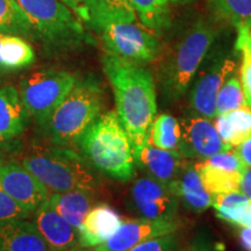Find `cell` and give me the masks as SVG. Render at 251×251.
Segmentation results:
<instances>
[{
    "label": "cell",
    "instance_id": "obj_30",
    "mask_svg": "<svg viewBox=\"0 0 251 251\" xmlns=\"http://www.w3.org/2000/svg\"><path fill=\"white\" fill-rule=\"evenodd\" d=\"M246 103L242 84L237 76L231 74L220 89L215 102V117L234 111Z\"/></svg>",
    "mask_w": 251,
    "mask_h": 251
},
{
    "label": "cell",
    "instance_id": "obj_15",
    "mask_svg": "<svg viewBox=\"0 0 251 251\" xmlns=\"http://www.w3.org/2000/svg\"><path fill=\"white\" fill-rule=\"evenodd\" d=\"M124 222L121 215L107 203H97L81 222L79 231V246L94 249L112 237Z\"/></svg>",
    "mask_w": 251,
    "mask_h": 251
},
{
    "label": "cell",
    "instance_id": "obj_32",
    "mask_svg": "<svg viewBox=\"0 0 251 251\" xmlns=\"http://www.w3.org/2000/svg\"><path fill=\"white\" fill-rule=\"evenodd\" d=\"M177 247L178 237L176 231H174L144 241L128 251H176Z\"/></svg>",
    "mask_w": 251,
    "mask_h": 251
},
{
    "label": "cell",
    "instance_id": "obj_26",
    "mask_svg": "<svg viewBox=\"0 0 251 251\" xmlns=\"http://www.w3.org/2000/svg\"><path fill=\"white\" fill-rule=\"evenodd\" d=\"M149 142L161 149L179 152L181 155L180 122L170 114L156 115L150 128Z\"/></svg>",
    "mask_w": 251,
    "mask_h": 251
},
{
    "label": "cell",
    "instance_id": "obj_13",
    "mask_svg": "<svg viewBox=\"0 0 251 251\" xmlns=\"http://www.w3.org/2000/svg\"><path fill=\"white\" fill-rule=\"evenodd\" d=\"M179 227L177 219H135L122 222L118 231L93 251H128L137 244L174 233Z\"/></svg>",
    "mask_w": 251,
    "mask_h": 251
},
{
    "label": "cell",
    "instance_id": "obj_23",
    "mask_svg": "<svg viewBox=\"0 0 251 251\" xmlns=\"http://www.w3.org/2000/svg\"><path fill=\"white\" fill-rule=\"evenodd\" d=\"M194 168L212 197L240 191L242 172L229 171L215 168L206 161L194 163Z\"/></svg>",
    "mask_w": 251,
    "mask_h": 251
},
{
    "label": "cell",
    "instance_id": "obj_19",
    "mask_svg": "<svg viewBox=\"0 0 251 251\" xmlns=\"http://www.w3.org/2000/svg\"><path fill=\"white\" fill-rule=\"evenodd\" d=\"M169 187L191 211L203 212L213 206L212 194L207 191L192 163L185 162L180 175Z\"/></svg>",
    "mask_w": 251,
    "mask_h": 251
},
{
    "label": "cell",
    "instance_id": "obj_5",
    "mask_svg": "<svg viewBox=\"0 0 251 251\" xmlns=\"http://www.w3.org/2000/svg\"><path fill=\"white\" fill-rule=\"evenodd\" d=\"M29 21L34 41L49 51H67L85 42L81 20L61 0H17Z\"/></svg>",
    "mask_w": 251,
    "mask_h": 251
},
{
    "label": "cell",
    "instance_id": "obj_24",
    "mask_svg": "<svg viewBox=\"0 0 251 251\" xmlns=\"http://www.w3.org/2000/svg\"><path fill=\"white\" fill-rule=\"evenodd\" d=\"M178 0H130L141 24L152 33H162L170 24V8Z\"/></svg>",
    "mask_w": 251,
    "mask_h": 251
},
{
    "label": "cell",
    "instance_id": "obj_39",
    "mask_svg": "<svg viewBox=\"0 0 251 251\" xmlns=\"http://www.w3.org/2000/svg\"><path fill=\"white\" fill-rule=\"evenodd\" d=\"M246 226H251V199H250V203L249 207H248L247 214L244 216L242 222H241L240 227H246Z\"/></svg>",
    "mask_w": 251,
    "mask_h": 251
},
{
    "label": "cell",
    "instance_id": "obj_38",
    "mask_svg": "<svg viewBox=\"0 0 251 251\" xmlns=\"http://www.w3.org/2000/svg\"><path fill=\"white\" fill-rule=\"evenodd\" d=\"M240 242L247 251H251V226H246L240 229L238 233Z\"/></svg>",
    "mask_w": 251,
    "mask_h": 251
},
{
    "label": "cell",
    "instance_id": "obj_18",
    "mask_svg": "<svg viewBox=\"0 0 251 251\" xmlns=\"http://www.w3.org/2000/svg\"><path fill=\"white\" fill-rule=\"evenodd\" d=\"M30 117L20 98L19 91L12 85L0 89V143H7L24 134Z\"/></svg>",
    "mask_w": 251,
    "mask_h": 251
},
{
    "label": "cell",
    "instance_id": "obj_9",
    "mask_svg": "<svg viewBox=\"0 0 251 251\" xmlns=\"http://www.w3.org/2000/svg\"><path fill=\"white\" fill-rule=\"evenodd\" d=\"M0 188L31 215L51 193L20 162L4 158H0Z\"/></svg>",
    "mask_w": 251,
    "mask_h": 251
},
{
    "label": "cell",
    "instance_id": "obj_27",
    "mask_svg": "<svg viewBox=\"0 0 251 251\" xmlns=\"http://www.w3.org/2000/svg\"><path fill=\"white\" fill-rule=\"evenodd\" d=\"M0 33L34 40L29 21L17 0H0Z\"/></svg>",
    "mask_w": 251,
    "mask_h": 251
},
{
    "label": "cell",
    "instance_id": "obj_17",
    "mask_svg": "<svg viewBox=\"0 0 251 251\" xmlns=\"http://www.w3.org/2000/svg\"><path fill=\"white\" fill-rule=\"evenodd\" d=\"M0 251H51L34 222L27 219L0 221Z\"/></svg>",
    "mask_w": 251,
    "mask_h": 251
},
{
    "label": "cell",
    "instance_id": "obj_7",
    "mask_svg": "<svg viewBox=\"0 0 251 251\" xmlns=\"http://www.w3.org/2000/svg\"><path fill=\"white\" fill-rule=\"evenodd\" d=\"M76 80L77 78L70 72L56 69L36 70L21 80L20 98L30 119L40 129L47 125Z\"/></svg>",
    "mask_w": 251,
    "mask_h": 251
},
{
    "label": "cell",
    "instance_id": "obj_12",
    "mask_svg": "<svg viewBox=\"0 0 251 251\" xmlns=\"http://www.w3.org/2000/svg\"><path fill=\"white\" fill-rule=\"evenodd\" d=\"M235 65L229 57L216 58L197 77L190 94V105L197 115L214 120L216 97L226 79L234 72Z\"/></svg>",
    "mask_w": 251,
    "mask_h": 251
},
{
    "label": "cell",
    "instance_id": "obj_11",
    "mask_svg": "<svg viewBox=\"0 0 251 251\" xmlns=\"http://www.w3.org/2000/svg\"><path fill=\"white\" fill-rule=\"evenodd\" d=\"M131 205L141 218L176 219L178 198L168 185L150 177L140 178L131 187Z\"/></svg>",
    "mask_w": 251,
    "mask_h": 251
},
{
    "label": "cell",
    "instance_id": "obj_6",
    "mask_svg": "<svg viewBox=\"0 0 251 251\" xmlns=\"http://www.w3.org/2000/svg\"><path fill=\"white\" fill-rule=\"evenodd\" d=\"M216 37V30L206 21H198L171 50L162 67L161 80L165 97L179 100L194 79Z\"/></svg>",
    "mask_w": 251,
    "mask_h": 251
},
{
    "label": "cell",
    "instance_id": "obj_28",
    "mask_svg": "<svg viewBox=\"0 0 251 251\" xmlns=\"http://www.w3.org/2000/svg\"><path fill=\"white\" fill-rule=\"evenodd\" d=\"M250 199L241 191L218 194L213 197V208L216 211L219 219L229 224L241 226V222L247 214Z\"/></svg>",
    "mask_w": 251,
    "mask_h": 251
},
{
    "label": "cell",
    "instance_id": "obj_16",
    "mask_svg": "<svg viewBox=\"0 0 251 251\" xmlns=\"http://www.w3.org/2000/svg\"><path fill=\"white\" fill-rule=\"evenodd\" d=\"M135 163L148 174V177L170 186L183 170L185 158L179 152L161 149L148 141L135 157Z\"/></svg>",
    "mask_w": 251,
    "mask_h": 251
},
{
    "label": "cell",
    "instance_id": "obj_4",
    "mask_svg": "<svg viewBox=\"0 0 251 251\" xmlns=\"http://www.w3.org/2000/svg\"><path fill=\"white\" fill-rule=\"evenodd\" d=\"M102 108L103 94L98 81L92 77L77 78L41 131L47 142L75 148L81 135L102 114Z\"/></svg>",
    "mask_w": 251,
    "mask_h": 251
},
{
    "label": "cell",
    "instance_id": "obj_31",
    "mask_svg": "<svg viewBox=\"0 0 251 251\" xmlns=\"http://www.w3.org/2000/svg\"><path fill=\"white\" fill-rule=\"evenodd\" d=\"M236 49L242 55L241 64V84L246 97V102L251 107V30L238 29Z\"/></svg>",
    "mask_w": 251,
    "mask_h": 251
},
{
    "label": "cell",
    "instance_id": "obj_35",
    "mask_svg": "<svg viewBox=\"0 0 251 251\" xmlns=\"http://www.w3.org/2000/svg\"><path fill=\"white\" fill-rule=\"evenodd\" d=\"M61 1L64 5H67L81 21H85L89 24L90 15L89 11H87L86 0H61Z\"/></svg>",
    "mask_w": 251,
    "mask_h": 251
},
{
    "label": "cell",
    "instance_id": "obj_10",
    "mask_svg": "<svg viewBox=\"0 0 251 251\" xmlns=\"http://www.w3.org/2000/svg\"><path fill=\"white\" fill-rule=\"evenodd\" d=\"M181 156L185 159H203L231 149L219 136L212 120L200 115H188L180 120Z\"/></svg>",
    "mask_w": 251,
    "mask_h": 251
},
{
    "label": "cell",
    "instance_id": "obj_20",
    "mask_svg": "<svg viewBox=\"0 0 251 251\" xmlns=\"http://www.w3.org/2000/svg\"><path fill=\"white\" fill-rule=\"evenodd\" d=\"M94 191L77 188L67 192H51L48 201L58 214L78 229L94 206Z\"/></svg>",
    "mask_w": 251,
    "mask_h": 251
},
{
    "label": "cell",
    "instance_id": "obj_3",
    "mask_svg": "<svg viewBox=\"0 0 251 251\" xmlns=\"http://www.w3.org/2000/svg\"><path fill=\"white\" fill-rule=\"evenodd\" d=\"M20 163L48 188L50 192L96 191L98 179L92 166L74 148L50 142L33 143Z\"/></svg>",
    "mask_w": 251,
    "mask_h": 251
},
{
    "label": "cell",
    "instance_id": "obj_36",
    "mask_svg": "<svg viewBox=\"0 0 251 251\" xmlns=\"http://www.w3.org/2000/svg\"><path fill=\"white\" fill-rule=\"evenodd\" d=\"M236 152L241 157L246 166H251V136L237 146Z\"/></svg>",
    "mask_w": 251,
    "mask_h": 251
},
{
    "label": "cell",
    "instance_id": "obj_41",
    "mask_svg": "<svg viewBox=\"0 0 251 251\" xmlns=\"http://www.w3.org/2000/svg\"><path fill=\"white\" fill-rule=\"evenodd\" d=\"M67 251H93V250L92 249H87V248H83L80 246H77V247L72 248V249L67 250Z\"/></svg>",
    "mask_w": 251,
    "mask_h": 251
},
{
    "label": "cell",
    "instance_id": "obj_22",
    "mask_svg": "<svg viewBox=\"0 0 251 251\" xmlns=\"http://www.w3.org/2000/svg\"><path fill=\"white\" fill-rule=\"evenodd\" d=\"M89 24L94 29L109 23H135V13L130 0H86Z\"/></svg>",
    "mask_w": 251,
    "mask_h": 251
},
{
    "label": "cell",
    "instance_id": "obj_21",
    "mask_svg": "<svg viewBox=\"0 0 251 251\" xmlns=\"http://www.w3.org/2000/svg\"><path fill=\"white\" fill-rule=\"evenodd\" d=\"M214 127L219 136L228 146H240L251 136V107L247 105L215 117Z\"/></svg>",
    "mask_w": 251,
    "mask_h": 251
},
{
    "label": "cell",
    "instance_id": "obj_37",
    "mask_svg": "<svg viewBox=\"0 0 251 251\" xmlns=\"http://www.w3.org/2000/svg\"><path fill=\"white\" fill-rule=\"evenodd\" d=\"M240 191L251 199V166H247L242 172V179H241Z\"/></svg>",
    "mask_w": 251,
    "mask_h": 251
},
{
    "label": "cell",
    "instance_id": "obj_40",
    "mask_svg": "<svg viewBox=\"0 0 251 251\" xmlns=\"http://www.w3.org/2000/svg\"><path fill=\"white\" fill-rule=\"evenodd\" d=\"M2 36H4V34L0 33V43H1V39ZM5 74H7V71H6V69L4 67V64H2V61H1V57H0V79H1V77L4 76Z\"/></svg>",
    "mask_w": 251,
    "mask_h": 251
},
{
    "label": "cell",
    "instance_id": "obj_25",
    "mask_svg": "<svg viewBox=\"0 0 251 251\" xmlns=\"http://www.w3.org/2000/svg\"><path fill=\"white\" fill-rule=\"evenodd\" d=\"M0 57L6 71H17L29 67L35 61L33 47L24 37L4 34L0 43Z\"/></svg>",
    "mask_w": 251,
    "mask_h": 251
},
{
    "label": "cell",
    "instance_id": "obj_8",
    "mask_svg": "<svg viewBox=\"0 0 251 251\" xmlns=\"http://www.w3.org/2000/svg\"><path fill=\"white\" fill-rule=\"evenodd\" d=\"M106 51L126 62L144 65L155 61L159 52L156 34L135 23H109L97 29Z\"/></svg>",
    "mask_w": 251,
    "mask_h": 251
},
{
    "label": "cell",
    "instance_id": "obj_1",
    "mask_svg": "<svg viewBox=\"0 0 251 251\" xmlns=\"http://www.w3.org/2000/svg\"><path fill=\"white\" fill-rule=\"evenodd\" d=\"M102 67L114 92L115 112L129 135L136 157L148 143L157 114L155 81L143 65L109 55L102 57Z\"/></svg>",
    "mask_w": 251,
    "mask_h": 251
},
{
    "label": "cell",
    "instance_id": "obj_33",
    "mask_svg": "<svg viewBox=\"0 0 251 251\" xmlns=\"http://www.w3.org/2000/svg\"><path fill=\"white\" fill-rule=\"evenodd\" d=\"M203 161H206L208 164L215 166V168H220L229 171L243 172L244 169L247 168L242 159H241V157L238 156L236 150L231 151V149L226 152H220L218 155L203 159Z\"/></svg>",
    "mask_w": 251,
    "mask_h": 251
},
{
    "label": "cell",
    "instance_id": "obj_14",
    "mask_svg": "<svg viewBox=\"0 0 251 251\" xmlns=\"http://www.w3.org/2000/svg\"><path fill=\"white\" fill-rule=\"evenodd\" d=\"M30 219L51 251H67L79 246L78 229L58 214L48 200L33 213Z\"/></svg>",
    "mask_w": 251,
    "mask_h": 251
},
{
    "label": "cell",
    "instance_id": "obj_34",
    "mask_svg": "<svg viewBox=\"0 0 251 251\" xmlns=\"http://www.w3.org/2000/svg\"><path fill=\"white\" fill-rule=\"evenodd\" d=\"M31 213L20 206L0 188V221L9 219H29Z\"/></svg>",
    "mask_w": 251,
    "mask_h": 251
},
{
    "label": "cell",
    "instance_id": "obj_2",
    "mask_svg": "<svg viewBox=\"0 0 251 251\" xmlns=\"http://www.w3.org/2000/svg\"><path fill=\"white\" fill-rule=\"evenodd\" d=\"M77 147L89 164L106 177L122 183L134 178L133 144L115 111L102 113L81 135Z\"/></svg>",
    "mask_w": 251,
    "mask_h": 251
},
{
    "label": "cell",
    "instance_id": "obj_29",
    "mask_svg": "<svg viewBox=\"0 0 251 251\" xmlns=\"http://www.w3.org/2000/svg\"><path fill=\"white\" fill-rule=\"evenodd\" d=\"M218 17L236 29L251 30V0H209Z\"/></svg>",
    "mask_w": 251,
    "mask_h": 251
}]
</instances>
